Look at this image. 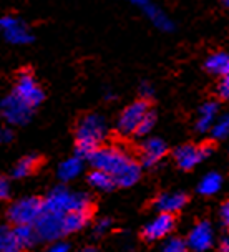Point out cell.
Here are the masks:
<instances>
[{"label": "cell", "instance_id": "obj_1", "mask_svg": "<svg viewBox=\"0 0 229 252\" xmlns=\"http://www.w3.org/2000/svg\"><path fill=\"white\" fill-rule=\"evenodd\" d=\"M88 161L95 169L110 174L120 188H131L141 176V164L118 146H100L88 156Z\"/></svg>", "mask_w": 229, "mask_h": 252}, {"label": "cell", "instance_id": "obj_2", "mask_svg": "<svg viewBox=\"0 0 229 252\" xmlns=\"http://www.w3.org/2000/svg\"><path fill=\"white\" fill-rule=\"evenodd\" d=\"M106 134H108V123L101 115L90 113L83 116L76 125L75 131L76 156L88 159V156L101 146Z\"/></svg>", "mask_w": 229, "mask_h": 252}, {"label": "cell", "instance_id": "obj_3", "mask_svg": "<svg viewBox=\"0 0 229 252\" xmlns=\"http://www.w3.org/2000/svg\"><path fill=\"white\" fill-rule=\"evenodd\" d=\"M43 202V211L48 213L62 214L70 213V211H80V213H90L93 209V201L88 192L83 191H71L65 186L53 188L47 194Z\"/></svg>", "mask_w": 229, "mask_h": 252}, {"label": "cell", "instance_id": "obj_4", "mask_svg": "<svg viewBox=\"0 0 229 252\" xmlns=\"http://www.w3.org/2000/svg\"><path fill=\"white\" fill-rule=\"evenodd\" d=\"M43 202L40 197L29 196L19 199L8 208V219L13 226H33V222L42 214Z\"/></svg>", "mask_w": 229, "mask_h": 252}, {"label": "cell", "instance_id": "obj_5", "mask_svg": "<svg viewBox=\"0 0 229 252\" xmlns=\"http://www.w3.org/2000/svg\"><path fill=\"white\" fill-rule=\"evenodd\" d=\"M0 115L8 125L20 126L30 121L33 115V108L27 105L24 100H20L17 94L10 93L0 101Z\"/></svg>", "mask_w": 229, "mask_h": 252}, {"label": "cell", "instance_id": "obj_6", "mask_svg": "<svg viewBox=\"0 0 229 252\" xmlns=\"http://www.w3.org/2000/svg\"><path fill=\"white\" fill-rule=\"evenodd\" d=\"M150 103L148 100H136L131 105H128L121 111L118 121H116V129L123 136H131L136 131L138 125L141 123V120L145 118V115L150 111Z\"/></svg>", "mask_w": 229, "mask_h": 252}, {"label": "cell", "instance_id": "obj_7", "mask_svg": "<svg viewBox=\"0 0 229 252\" xmlns=\"http://www.w3.org/2000/svg\"><path fill=\"white\" fill-rule=\"evenodd\" d=\"M62 219H64L62 214L48 213V211L42 209V214H40L38 219L33 222L37 239L42 242H53V241H58V239H62V237H65Z\"/></svg>", "mask_w": 229, "mask_h": 252}, {"label": "cell", "instance_id": "obj_8", "mask_svg": "<svg viewBox=\"0 0 229 252\" xmlns=\"http://www.w3.org/2000/svg\"><path fill=\"white\" fill-rule=\"evenodd\" d=\"M12 93L17 94L20 100H24L27 105L32 106L33 110L43 101V98H45L42 87H40L38 82L35 80V76L32 73H29V71H24V73L19 75Z\"/></svg>", "mask_w": 229, "mask_h": 252}, {"label": "cell", "instance_id": "obj_9", "mask_svg": "<svg viewBox=\"0 0 229 252\" xmlns=\"http://www.w3.org/2000/svg\"><path fill=\"white\" fill-rule=\"evenodd\" d=\"M213 153L211 145H183L174 151V161L181 169H193Z\"/></svg>", "mask_w": 229, "mask_h": 252}, {"label": "cell", "instance_id": "obj_10", "mask_svg": "<svg viewBox=\"0 0 229 252\" xmlns=\"http://www.w3.org/2000/svg\"><path fill=\"white\" fill-rule=\"evenodd\" d=\"M0 32L3 33L7 42L13 45H27L33 40L32 32L27 27V24H24L17 17H0Z\"/></svg>", "mask_w": 229, "mask_h": 252}, {"label": "cell", "instance_id": "obj_11", "mask_svg": "<svg viewBox=\"0 0 229 252\" xmlns=\"http://www.w3.org/2000/svg\"><path fill=\"white\" fill-rule=\"evenodd\" d=\"M188 249L193 252H206L214 246V227L208 220L196 222L188 234Z\"/></svg>", "mask_w": 229, "mask_h": 252}, {"label": "cell", "instance_id": "obj_12", "mask_svg": "<svg viewBox=\"0 0 229 252\" xmlns=\"http://www.w3.org/2000/svg\"><path fill=\"white\" fill-rule=\"evenodd\" d=\"M131 5L143 12V15L151 22L161 32H171L174 29L173 20L164 13L163 8H160L153 0H128Z\"/></svg>", "mask_w": 229, "mask_h": 252}, {"label": "cell", "instance_id": "obj_13", "mask_svg": "<svg viewBox=\"0 0 229 252\" xmlns=\"http://www.w3.org/2000/svg\"><path fill=\"white\" fill-rule=\"evenodd\" d=\"M174 229V218L173 214H164L160 213L151 222H148L145 227H143V237L150 242L155 241H161L164 237H168L169 234L173 232Z\"/></svg>", "mask_w": 229, "mask_h": 252}, {"label": "cell", "instance_id": "obj_14", "mask_svg": "<svg viewBox=\"0 0 229 252\" xmlns=\"http://www.w3.org/2000/svg\"><path fill=\"white\" fill-rule=\"evenodd\" d=\"M168 146L163 139L160 138H148L143 141V145L140 148V163L145 168H151V166L158 164L161 159L164 158Z\"/></svg>", "mask_w": 229, "mask_h": 252}, {"label": "cell", "instance_id": "obj_15", "mask_svg": "<svg viewBox=\"0 0 229 252\" xmlns=\"http://www.w3.org/2000/svg\"><path fill=\"white\" fill-rule=\"evenodd\" d=\"M186 202H188V196L185 192H164V194H161L158 199H156L155 208L158 209L160 213L174 214L185 208Z\"/></svg>", "mask_w": 229, "mask_h": 252}, {"label": "cell", "instance_id": "obj_16", "mask_svg": "<svg viewBox=\"0 0 229 252\" xmlns=\"http://www.w3.org/2000/svg\"><path fill=\"white\" fill-rule=\"evenodd\" d=\"M219 116V105L216 101H206L199 106L196 120V129L197 133H208L211 126Z\"/></svg>", "mask_w": 229, "mask_h": 252}, {"label": "cell", "instance_id": "obj_17", "mask_svg": "<svg viewBox=\"0 0 229 252\" xmlns=\"http://www.w3.org/2000/svg\"><path fill=\"white\" fill-rule=\"evenodd\" d=\"M83 164H85V159L80 156H76V155L68 158V159L62 161L60 166H58V169H57L58 178H60L64 183L73 181L75 178H78L80 174L83 173Z\"/></svg>", "mask_w": 229, "mask_h": 252}, {"label": "cell", "instance_id": "obj_18", "mask_svg": "<svg viewBox=\"0 0 229 252\" xmlns=\"http://www.w3.org/2000/svg\"><path fill=\"white\" fill-rule=\"evenodd\" d=\"M204 66L209 73L216 76H228L229 73V55L226 52H214L206 58Z\"/></svg>", "mask_w": 229, "mask_h": 252}, {"label": "cell", "instance_id": "obj_19", "mask_svg": "<svg viewBox=\"0 0 229 252\" xmlns=\"http://www.w3.org/2000/svg\"><path fill=\"white\" fill-rule=\"evenodd\" d=\"M90 219V213H80V211H70V213L64 214V219H62V224H64V234L68 236V234L78 232L87 226Z\"/></svg>", "mask_w": 229, "mask_h": 252}, {"label": "cell", "instance_id": "obj_20", "mask_svg": "<svg viewBox=\"0 0 229 252\" xmlns=\"http://www.w3.org/2000/svg\"><path fill=\"white\" fill-rule=\"evenodd\" d=\"M223 188V176L216 171H211V173L204 174L203 179L197 184V192L203 196H214L216 192L221 191Z\"/></svg>", "mask_w": 229, "mask_h": 252}, {"label": "cell", "instance_id": "obj_21", "mask_svg": "<svg viewBox=\"0 0 229 252\" xmlns=\"http://www.w3.org/2000/svg\"><path fill=\"white\" fill-rule=\"evenodd\" d=\"M40 164V158L35 156V155H29V156H24L22 159L13 166L12 169V176L15 179H24L30 174H33V171L38 168Z\"/></svg>", "mask_w": 229, "mask_h": 252}, {"label": "cell", "instance_id": "obj_22", "mask_svg": "<svg viewBox=\"0 0 229 252\" xmlns=\"http://www.w3.org/2000/svg\"><path fill=\"white\" fill-rule=\"evenodd\" d=\"M88 183H90V186L98 189V191H111V189L116 188L113 178H111L110 174H106L105 171L95 169V168L88 174Z\"/></svg>", "mask_w": 229, "mask_h": 252}, {"label": "cell", "instance_id": "obj_23", "mask_svg": "<svg viewBox=\"0 0 229 252\" xmlns=\"http://www.w3.org/2000/svg\"><path fill=\"white\" fill-rule=\"evenodd\" d=\"M13 234H15V239L22 247V251L32 249L38 242L33 226H13Z\"/></svg>", "mask_w": 229, "mask_h": 252}, {"label": "cell", "instance_id": "obj_24", "mask_svg": "<svg viewBox=\"0 0 229 252\" xmlns=\"http://www.w3.org/2000/svg\"><path fill=\"white\" fill-rule=\"evenodd\" d=\"M0 252H22V247L13 234V227L0 226Z\"/></svg>", "mask_w": 229, "mask_h": 252}, {"label": "cell", "instance_id": "obj_25", "mask_svg": "<svg viewBox=\"0 0 229 252\" xmlns=\"http://www.w3.org/2000/svg\"><path fill=\"white\" fill-rule=\"evenodd\" d=\"M211 136L214 139H226L229 134V116H218L216 121L211 126Z\"/></svg>", "mask_w": 229, "mask_h": 252}, {"label": "cell", "instance_id": "obj_26", "mask_svg": "<svg viewBox=\"0 0 229 252\" xmlns=\"http://www.w3.org/2000/svg\"><path fill=\"white\" fill-rule=\"evenodd\" d=\"M188 244L185 239L181 237H168L163 242V247H161V252H188Z\"/></svg>", "mask_w": 229, "mask_h": 252}, {"label": "cell", "instance_id": "obj_27", "mask_svg": "<svg viewBox=\"0 0 229 252\" xmlns=\"http://www.w3.org/2000/svg\"><path fill=\"white\" fill-rule=\"evenodd\" d=\"M155 125H156V116H155V113H153V111L150 110V111H148V113L145 115V118L141 120V123L138 125L136 131H134V136H146L148 133H151V131H153Z\"/></svg>", "mask_w": 229, "mask_h": 252}, {"label": "cell", "instance_id": "obj_28", "mask_svg": "<svg viewBox=\"0 0 229 252\" xmlns=\"http://www.w3.org/2000/svg\"><path fill=\"white\" fill-rule=\"evenodd\" d=\"M216 93L221 100H228L229 98V78L228 76H223V78L219 80V83L216 87Z\"/></svg>", "mask_w": 229, "mask_h": 252}, {"label": "cell", "instance_id": "obj_29", "mask_svg": "<svg viewBox=\"0 0 229 252\" xmlns=\"http://www.w3.org/2000/svg\"><path fill=\"white\" fill-rule=\"evenodd\" d=\"M47 252H70V244L62 239L53 241V242H50V246H48Z\"/></svg>", "mask_w": 229, "mask_h": 252}, {"label": "cell", "instance_id": "obj_30", "mask_svg": "<svg viewBox=\"0 0 229 252\" xmlns=\"http://www.w3.org/2000/svg\"><path fill=\"white\" fill-rule=\"evenodd\" d=\"M8 196H10V183L7 178L0 176V201L8 199Z\"/></svg>", "mask_w": 229, "mask_h": 252}, {"label": "cell", "instance_id": "obj_31", "mask_svg": "<svg viewBox=\"0 0 229 252\" xmlns=\"http://www.w3.org/2000/svg\"><path fill=\"white\" fill-rule=\"evenodd\" d=\"M153 93H155V88H153L151 83H141L140 85V94H141V100H150V98L153 96Z\"/></svg>", "mask_w": 229, "mask_h": 252}, {"label": "cell", "instance_id": "obj_32", "mask_svg": "<svg viewBox=\"0 0 229 252\" xmlns=\"http://www.w3.org/2000/svg\"><path fill=\"white\" fill-rule=\"evenodd\" d=\"M13 139V131L10 128H0V145H8Z\"/></svg>", "mask_w": 229, "mask_h": 252}, {"label": "cell", "instance_id": "obj_33", "mask_svg": "<svg viewBox=\"0 0 229 252\" xmlns=\"http://www.w3.org/2000/svg\"><path fill=\"white\" fill-rule=\"evenodd\" d=\"M110 227H111V220L110 219H101V220H98V222H97L95 232L97 234H105Z\"/></svg>", "mask_w": 229, "mask_h": 252}, {"label": "cell", "instance_id": "obj_34", "mask_svg": "<svg viewBox=\"0 0 229 252\" xmlns=\"http://www.w3.org/2000/svg\"><path fill=\"white\" fill-rule=\"evenodd\" d=\"M219 218H221V222L224 224V226H228V224H229V204H228V202H224V204L221 206Z\"/></svg>", "mask_w": 229, "mask_h": 252}, {"label": "cell", "instance_id": "obj_35", "mask_svg": "<svg viewBox=\"0 0 229 252\" xmlns=\"http://www.w3.org/2000/svg\"><path fill=\"white\" fill-rule=\"evenodd\" d=\"M219 251H221V252H229V241H228V237H223V239H221Z\"/></svg>", "mask_w": 229, "mask_h": 252}, {"label": "cell", "instance_id": "obj_36", "mask_svg": "<svg viewBox=\"0 0 229 252\" xmlns=\"http://www.w3.org/2000/svg\"><path fill=\"white\" fill-rule=\"evenodd\" d=\"M78 252H98V251L93 249V247H83V249H80Z\"/></svg>", "mask_w": 229, "mask_h": 252}, {"label": "cell", "instance_id": "obj_37", "mask_svg": "<svg viewBox=\"0 0 229 252\" xmlns=\"http://www.w3.org/2000/svg\"><path fill=\"white\" fill-rule=\"evenodd\" d=\"M223 5H224V7H228V5H229V0H223Z\"/></svg>", "mask_w": 229, "mask_h": 252}]
</instances>
